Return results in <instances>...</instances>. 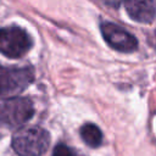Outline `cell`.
Masks as SVG:
<instances>
[{"label": "cell", "instance_id": "obj_1", "mask_svg": "<svg viewBox=\"0 0 156 156\" xmlns=\"http://www.w3.org/2000/svg\"><path fill=\"white\" fill-rule=\"evenodd\" d=\"M50 145V135L41 127H23L12 135V149L18 156H41Z\"/></svg>", "mask_w": 156, "mask_h": 156}, {"label": "cell", "instance_id": "obj_2", "mask_svg": "<svg viewBox=\"0 0 156 156\" xmlns=\"http://www.w3.org/2000/svg\"><path fill=\"white\" fill-rule=\"evenodd\" d=\"M34 79L32 67L0 66V98L15 96L23 91Z\"/></svg>", "mask_w": 156, "mask_h": 156}, {"label": "cell", "instance_id": "obj_3", "mask_svg": "<svg viewBox=\"0 0 156 156\" xmlns=\"http://www.w3.org/2000/svg\"><path fill=\"white\" fill-rule=\"evenodd\" d=\"M34 115V107L28 98L15 96L4 101L0 106V122L7 127H20Z\"/></svg>", "mask_w": 156, "mask_h": 156}, {"label": "cell", "instance_id": "obj_4", "mask_svg": "<svg viewBox=\"0 0 156 156\" xmlns=\"http://www.w3.org/2000/svg\"><path fill=\"white\" fill-rule=\"evenodd\" d=\"M32 48L28 33L16 26L0 29V52L7 57L17 58L26 55Z\"/></svg>", "mask_w": 156, "mask_h": 156}, {"label": "cell", "instance_id": "obj_5", "mask_svg": "<svg viewBox=\"0 0 156 156\" xmlns=\"http://www.w3.org/2000/svg\"><path fill=\"white\" fill-rule=\"evenodd\" d=\"M100 29L105 41L113 50L124 54H129L136 50L138 48L136 38L124 28L119 27L118 24L111 22H104L101 23Z\"/></svg>", "mask_w": 156, "mask_h": 156}, {"label": "cell", "instance_id": "obj_6", "mask_svg": "<svg viewBox=\"0 0 156 156\" xmlns=\"http://www.w3.org/2000/svg\"><path fill=\"white\" fill-rule=\"evenodd\" d=\"M128 16L138 23H151L156 17L155 0H123Z\"/></svg>", "mask_w": 156, "mask_h": 156}, {"label": "cell", "instance_id": "obj_7", "mask_svg": "<svg viewBox=\"0 0 156 156\" xmlns=\"http://www.w3.org/2000/svg\"><path fill=\"white\" fill-rule=\"evenodd\" d=\"M80 138L91 147H98L102 143V133L100 128L93 123H85L80 128Z\"/></svg>", "mask_w": 156, "mask_h": 156}, {"label": "cell", "instance_id": "obj_8", "mask_svg": "<svg viewBox=\"0 0 156 156\" xmlns=\"http://www.w3.org/2000/svg\"><path fill=\"white\" fill-rule=\"evenodd\" d=\"M52 156H76L73 150L65 144H58L52 152Z\"/></svg>", "mask_w": 156, "mask_h": 156}, {"label": "cell", "instance_id": "obj_9", "mask_svg": "<svg viewBox=\"0 0 156 156\" xmlns=\"http://www.w3.org/2000/svg\"><path fill=\"white\" fill-rule=\"evenodd\" d=\"M106 5H108V6H111V7H118L119 5H121V2L123 1V0H102Z\"/></svg>", "mask_w": 156, "mask_h": 156}]
</instances>
